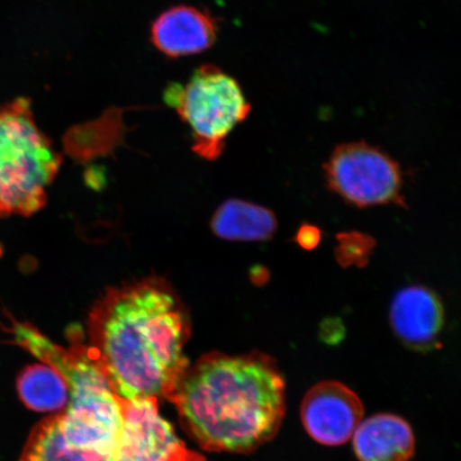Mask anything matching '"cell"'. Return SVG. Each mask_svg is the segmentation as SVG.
<instances>
[{"label": "cell", "mask_w": 461, "mask_h": 461, "mask_svg": "<svg viewBox=\"0 0 461 461\" xmlns=\"http://www.w3.org/2000/svg\"><path fill=\"white\" fill-rule=\"evenodd\" d=\"M211 226L212 232L222 240L262 241L273 238L278 221L267 207L230 199L218 207Z\"/></svg>", "instance_id": "obj_11"}, {"label": "cell", "mask_w": 461, "mask_h": 461, "mask_svg": "<svg viewBox=\"0 0 461 461\" xmlns=\"http://www.w3.org/2000/svg\"><path fill=\"white\" fill-rule=\"evenodd\" d=\"M351 439L359 461H411L416 449L411 424L392 413L363 419Z\"/></svg>", "instance_id": "obj_10"}, {"label": "cell", "mask_w": 461, "mask_h": 461, "mask_svg": "<svg viewBox=\"0 0 461 461\" xmlns=\"http://www.w3.org/2000/svg\"><path fill=\"white\" fill-rule=\"evenodd\" d=\"M328 187L358 207H406L402 169L396 160L366 142L342 144L324 165Z\"/></svg>", "instance_id": "obj_5"}, {"label": "cell", "mask_w": 461, "mask_h": 461, "mask_svg": "<svg viewBox=\"0 0 461 461\" xmlns=\"http://www.w3.org/2000/svg\"><path fill=\"white\" fill-rule=\"evenodd\" d=\"M185 305L168 281L151 276L109 287L88 319V350L123 401L175 394L188 370Z\"/></svg>", "instance_id": "obj_1"}, {"label": "cell", "mask_w": 461, "mask_h": 461, "mask_svg": "<svg viewBox=\"0 0 461 461\" xmlns=\"http://www.w3.org/2000/svg\"><path fill=\"white\" fill-rule=\"evenodd\" d=\"M217 37L212 16L190 5H177L161 14L153 23L152 42L167 56L176 58L202 53Z\"/></svg>", "instance_id": "obj_9"}, {"label": "cell", "mask_w": 461, "mask_h": 461, "mask_svg": "<svg viewBox=\"0 0 461 461\" xmlns=\"http://www.w3.org/2000/svg\"><path fill=\"white\" fill-rule=\"evenodd\" d=\"M184 461H203V460H202L198 456H194V455L192 454L186 460H184Z\"/></svg>", "instance_id": "obj_16"}, {"label": "cell", "mask_w": 461, "mask_h": 461, "mask_svg": "<svg viewBox=\"0 0 461 461\" xmlns=\"http://www.w3.org/2000/svg\"><path fill=\"white\" fill-rule=\"evenodd\" d=\"M164 100L192 131L194 151L209 160L221 157L224 140L251 109L239 83L212 65L197 68L186 85H170Z\"/></svg>", "instance_id": "obj_4"}, {"label": "cell", "mask_w": 461, "mask_h": 461, "mask_svg": "<svg viewBox=\"0 0 461 461\" xmlns=\"http://www.w3.org/2000/svg\"><path fill=\"white\" fill-rule=\"evenodd\" d=\"M16 387L21 401L33 411L62 413L70 402L67 379L46 363L24 368L17 378Z\"/></svg>", "instance_id": "obj_12"}, {"label": "cell", "mask_w": 461, "mask_h": 461, "mask_svg": "<svg viewBox=\"0 0 461 461\" xmlns=\"http://www.w3.org/2000/svg\"><path fill=\"white\" fill-rule=\"evenodd\" d=\"M190 454L157 399L123 401V420L113 461H184Z\"/></svg>", "instance_id": "obj_6"}, {"label": "cell", "mask_w": 461, "mask_h": 461, "mask_svg": "<svg viewBox=\"0 0 461 461\" xmlns=\"http://www.w3.org/2000/svg\"><path fill=\"white\" fill-rule=\"evenodd\" d=\"M338 246L334 250L337 262L342 267H366L370 261L376 240L372 236L351 230L337 236Z\"/></svg>", "instance_id": "obj_14"}, {"label": "cell", "mask_w": 461, "mask_h": 461, "mask_svg": "<svg viewBox=\"0 0 461 461\" xmlns=\"http://www.w3.org/2000/svg\"><path fill=\"white\" fill-rule=\"evenodd\" d=\"M21 461H107L74 447L63 438L56 414L34 426Z\"/></svg>", "instance_id": "obj_13"}, {"label": "cell", "mask_w": 461, "mask_h": 461, "mask_svg": "<svg viewBox=\"0 0 461 461\" xmlns=\"http://www.w3.org/2000/svg\"><path fill=\"white\" fill-rule=\"evenodd\" d=\"M301 416L305 431L326 447H339L353 438L365 417L360 397L337 380L313 385L303 397Z\"/></svg>", "instance_id": "obj_7"}, {"label": "cell", "mask_w": 461, "mask_h": 461, "mask_svg": "<svg viewBox=\"0 0 461 461\" xmlns=\"http://www.w3.org/2000/svg\"><path fill=\"white\" fill-rule=\"evenodd\" d=\"M170 400L201 447L245 452L279 430L285 383L267 357L212 354L187 370Z\"/></svg>", "instance_id": "obj_2"}, {"label": "cell", "mask_w": 461, "mask_h": 461, "mask_svg": "<svg viewBox=\"0 0 461 461\" xmlns=\"http://www.w3.org/2000/svg\"><path fill=\"white\" fill-rule=\"evenodd\" d=\"M445 321V305L440 296L428 286L402 288L391 303L392 330L411 349L429 351L436 348Z\"/></svg>", "instance_id": "obj_8"}, {"label": "cell", "mask_w": 461, "mask_h": 461, "mask_svg": "<svg viewBox=\"0 0 461 461\" xmlns=\"http://www.w3.org/2000/svg\"><path fill=\"white\" fill-rule=\"evenodd\" d=\"M62 163L25 97L0 105V218L43 209Z\"/></svg>", "instance_id": "obj_3"}, {"label": "cell", "mask_w": 461, "mask_h": 461, "mask_svg": "<svg viewBox=\"0 0 461 461\" xmlns=\"http://www.w3.org/2000/svg\"><path fill=\"white\" fill-rule=\"evenodd\" d=\"M322 239V232L319 227L311 223H303L298 229L295 241L303 250L312 251L320 246Z\"/></svg>", "instance_id": "obj_15"}]
</instances>
